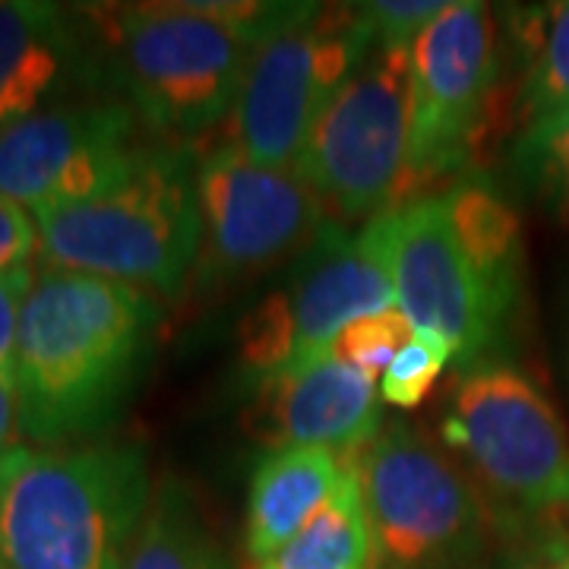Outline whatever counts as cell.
<instances>
[{
	"label": "cell",
	"instance_id": "cell-20",
	"mask_svg": "<svg viewBox=\"0 0 569 569\" xmlns=\"http://www.w3.org/2000/svg\"><path fill=\"white\" fill-rule=\"evenodd\" d=\"M522 39L529 44L522 114L531 127L569 108V0L535 10Z\"/></svg>",
	"mask_w": 569,
	"mask_h": 569
},
{
	"label": "cell",
	"instance_id": "cell-27",
	"mask_svg": "<svg viewBox=\"0 0 569 569\" xmlns=\"http://www.w3.org/2000/svg\"><path fill=\"white\" fill-rule=\"evenodd\" d=\"M20 399H17V383L0 377V456L20 447Z\"/></svg>",
	"mask_w": 569,
	"mask_h": 569
},
{
	"label": "cell",
	"instance_id": "cell-28",
	"mask_svg": "<svg viewBox=\"0 0 569 569\" xmlns=\"http://www.w3.org/2000/svg\"><path fill=\"white\" fill-rule=\"evenodd\" d=\"M548 569H569V548L563 550V553H560V560H557V563H550Z\"/></svg>",
	"mask_w": 569,
	"mask_h": 569
},
{
	"label": "cell",
	"instance_id": "cell-16",
	"mask_svg": "<svg viewBox=\"0 0 569 569\" xmlns=\"http://www.w3.org/2000/svg\"><path fill=\"white\" fill-rule=\"evenodd\" d=\"M346 475V452L288 447L266 452L250 478L244 548L253 563H263L284 548L313 516L332 500Z\"/></svg>",
	"mask_w": 569,
	"mask_h": 569
},
{
	"label": "cell",
	"instance_id": "cell-22",
	"mask_svg": "<svg viewBox=\"0 0 569 569\" xmlns=\"http://www.w3.org/2000/svg\"><path fill=\"white\" fill-rule=\"evenodd\" d=\"M449 361H452V355L447 351V346L425 339V336H415L383 370V380H380L383 402L396 408L421 406Z\"/></svg>",
	"mask_w": 569,
	"mask_h": 569
},
{
	"label": "cell",
	"instance_id": "cell-25",
	"mask_svg": "<svg viewBox=\"0 0 569 569\" xmlns=\"http://www.w3.org/2000/svg\"><path fill=\"white\" fill-rule=\"evenodd\" d=\"M32 266H17L0 272V377L13 380L17 370V342H20L22 307L36 284Z\"/></svg>",
	"mask_w": 569,
	"mask_h": 569
},
{
	"label": "cell",
	"instance_id": "cell-12",
	"mask_svg": "<svg viewBox=\"0 0 569 569\" xmlns=\"http://www.w3.org/2000/svg\"><path fill=\"white\" fill-rule=\"evenodd\" d=\"M396 305L415 336L447 346L452 361L471 365L493 346L507 310L481 282L449 219L447 197L399 203L377 216Z\"/></svg>",
	"mask_w": 569,
	"mask_h": 569
},
{
	"label": "cell",
	"instance_id": "cell-24",
	"mask_svg": "<svg viewBox=\"0 0 569 569\" xmlns=\"http://www.w3.org/2000/svg\"><path fill=\"white\" fill-rule=\"evenodd\" d=\"M447 10L440 0H377L361 3V13L370 22V32L377 48H411L415 39L430 22Z\"/></svg>",
	"mask_w": 569,
	"mask_h": 569
},
{
	"label": "cell",
	"instance_id": "cell-18",
	"mask_svg": "<svg viewBox=\"0 0 569 569\" xmlns=\"http://www.w3.org/2000/svg\"><path fill=\"white\" fill-rule=\"evenodd\" d=\"M449 219L466 250L468 263L488 284V291L503 310H512L519 291V222L490 187L459 183L447 193Z\"/></svg>",
	"mask_w": 569,
	"mask_h": 569
},
{
	"label": "cell",
	"instance_id": "cell-2",
	"mask_svg": "<svg viewBox=\"0 0 569 569\" xmlns=\"http://www.w3.org/2000/svg\"><path fill=\"white\" fill-rule=\"evenodd\" d=\"M152 493L140 443L10 449L0 456V563L127 569Z\"/></svg>",
	"mask_w": 569,
	"mask_h": 569
},
{
	"label": "cell",
	"instance_id": "cell-7",
	"mask_svg": "<svg viewBox=\"0 0 569 569\" xmlns=\"http://www.w3.org/2000/svg\"><path fill=\"white\" fill-rule=\"evenodd\" d=\"M396 284L377 219L346 234L329 228L307 247L305 263L279 295L250 313L241 336L244 370L260 383L320 358L348 323L396 310Z\"/></svg>",
	"mask_w": 569,
	"mask_h": 569
},
{
	"label": "cell",
	"instance_id": "cell-23",
	"mask_svg": "<svg viewBox=\"0 0 569 569\" xmlns=\"http://www.w3.org/2000/svg\"><path fill=\"white\" fill-rule=\"evenodd\" d=\"M526 156L553 209L569 222V108L531 123L526 133Z\"/></svg>",
	"mask_w": 569,
	"mask_h": 569
},
{
	"label": "cell",
	"instance_id": "cell-10",
	"mask_svg": "<svg viewBox=\"0 0 569 569\" xmlns=\"http://www.w3.org/2000/svg\"><path fill=\"white\" fill-rule=\"evenodd\" d=\"M200 279H241L301 253L326 228V203L295 168H266L234 142L197 162Z\"/></svg>",
	"mask_w": 569,
	"mask_h": 569
},
{
	"label": "cell",
	"instance_id": "cell-9",
	"mask_svg": "<svg viewBox=\"0 0 569 569\" xmlns=\"http://www.w3.org/2000/svg\"><path fill=\"white\" fill-rule=\"evenodd\" d=\"M443 437L497 497L535 512L569 509V433L526 373H466L452 389Z\"/></svg>",
	"mask_w": 569,
	"mask_h": 569
},
{
	"label": "cell",
	"instance_id": "cell-15",
	"mask_svg": "<svg viewBox=\"0 0 569 569\" xmlns=\"http://www.w3.org/2000/svg\"><path fill=\"white\" fill-rule=\"evenodd\" d=\"M86 67L80 17L48 0H0V130L48 108Z\"/></svg>",
	"mask_w": 569,
	"mask_h": 569
},
{
	"label": "cell",
	"instance_id": "cell-13",
	"mask_svg": "<svg viewBox=\"0 0 569 569\" xmlns=\"http://www.w3.org/2000/svg\"><path fill=\"white\" fill-rule=\"evenodd\" d=\"M140 118L127 102L48 104L0 130V193L32 216L86 203L140 159Z\"/></svg>",
	"mask_w": 569,
	"mask_h": 569
},
{
	"label": "cell",
	"instance_id": "cell-19",
	"mask_svg": "<svg viewBox=\"0 0 569 569\" xmlns=\"http://www.w3.org/2000/svg\"><path fill=\"white\" fill-rule=\"evenodd\" d=\"M127 569H238V563L209 531L190 493L178 481H162L130 548Z\"/></svg>",
	"mask_w": 569,
	"mask_h": 569
},
{
	"label": "cell",
	"instance_id": "cell-3",
	"mask_svg": "<svg viewBox=\"0 0 569 569\" xmlns=\"http://www.w3.org/2000/svg\"><path fill=\"white\" fill-rule=\"evenodd\" d=\"M44 266L178 298L200 257L197 159L181 142L142 146L140 159L86 203L36 219Z\"/></svg>",
	"mask_w": 569,
	"mask_h": 569
},
{
	"label": "cell",
	"instance_id": "cell-8",
	"mask_svg": "<svg viewBox=\"0 0 569 569\" xmlns=\"http://www.w3.org/2000/svg\"><path fill=\"white\" fill-rule=\"evenodd\" d=\"M411 156V48H373L310 133L298 174L342 219L402 200Z\"/></svg>",
	"mask_w": 569,
	"mask_h": 569
},
{
	"label": "cell",
	"instance_id": "cell-26",
	"mask_svg": "<svg viewBox=\"0 0 569 569\" xmlns=\"http://www.w3.org/2000/svg\"><path fill=\"white\" fill-rule=\"evenodd\" d=\"M36 250H39L36 219L17 200L0 193V272L29 266Z\"/></svg>",
	"mask_w": 569,
	"mask_h": 569
},
{
	"label": "cell",
	"instance_id": "cell-17",
	"mask_svg": "<svg viewBox=\"0 0 569 569\" xmlns=\"http://www.w3.org/2000/svg\"><path fill=\"white\" fill-rule=\"evenodd\" d=\"M377 550L367 522L365 497L355 466L346 452V475L332 500L326 503L313 522L298 531L284 548L266 557L257 569H373Z\"/></svg>",
	"mask_w": 569,
	"mask_h": 569
},
{
	"label": "cell",
	"instance_id": "cell-11",
	"mask_svg": "<svg viewBox=\"0 0 569 569\" xmlns=\"http://www.w3.org/2000/svg\"><path fill=\"white\" fill-rule=\"evenodd\" d=\"M493 82L497 32L488 7L447 3L411 44V156L402 197L466 162L485 133Z\"/></svg>",
	"mask_w": 569,
	"mask_h": 569
},
{
	"label": "cell",
	"instance_id": "cell-6",
	"mask_svg": "<svg viewBox=\"0 0 569 569\" xmlns=\"http://www.w3.org/2000/svg\"><path fill=\"white\" fill-rule=\"evenodd\" d=\"M380 569H447L481 541L485 512L447 452L408 425L380 427L348 452Z\"/></svg>",
	"mask_w": 569,
	"mask_h": 569
},
{
	"label": "cell",
	"instance_id": "cell-4",
	"mask_svg": "<svg viewBox=\"0 0 569 569\" xmlns=\"http://www.w3.org/2000/svg\"><path fill=\"white\" fill-rule=\"evenodd\" d=\"M99 20L104 63L152 133L193 140L234 111L253 44L206 3L108 7Z\"/></svg>",
	"mask_w": 569,
	"mask_h": 569
},
{
	"label": "cell",
	"instance_id": "cell-1",
	"mask_svg": "<svg viewBox=\"0 0 569 569\" xmlns=\"http://www.w3.org/2000/svg\"><path fill=\"white\" fill-rule=\"evenodd\" d=\"M159 326L162 310L140 288L44 266L17 342L22 437L67 447L104 430L152 361Z\"/></svg>",
	"mask_w": 569,
	"mask_h": 569
},
{
	"label": "cell",
	"instance_id": "cell-29",
	"mask_svg": "<svg viewBox=\"0 0 569 569\" xmlns=\"http://www.w3.org/2000/svg\"><path fill=\"white\" fill-rule=\"evenodd\" d=\"M0 569H7V567H3V563H0Z\"/></svg>",
	"mask_w": 569,
	"mask_h": 569
},
{
	"label": "cell",
	"instance_id": "cell-5",
	"mask_svg": "<svg viewBox=\"0 0 569 569\" xmlns=\"http://www.w3.org/2000/svg\"><path fill=\"white\" fill-rule=\"evenodd\" d=\"M377 48L358 7H317L253 48L231 142L266 168H298L310 133Z\"/></svg>",
	"mask_w": 569,
	"mask_h": 569
},
{
	"label": "cell",
	"instance_id": "cell-21",
	"mask_svg": "<svg viewBox=\"0 0 569 569\" xmlns=\"http://www.w3.org/2000/svg\"><path fill=\"white\" fill-rule=\"evenodd\" d=\"M411 339H415V329L406 320V313L396 307V310H387V313H370V317L348 323L332 339V346L326 348V355L377 377V370H387L392 365V358Z\"/></svg>",
	"mask_w": 569,
	"mask_h": 569
},
{
	"label": "cell",
	"instance_id": "cell-14",
	"mask_svg": "<svg viewBox=\"0 0 569 569\" xmlns=\"http://www.w3.org/2000/svg\"><path fill=\"white\" fill-rule=\"evenodd\" d=\"M260 433L272 449H361L380 430L377 377L320 355L257 387Z\"/></svg>",
	"mask_w": 569,
	"mask_h": 569
}]
</instances>
